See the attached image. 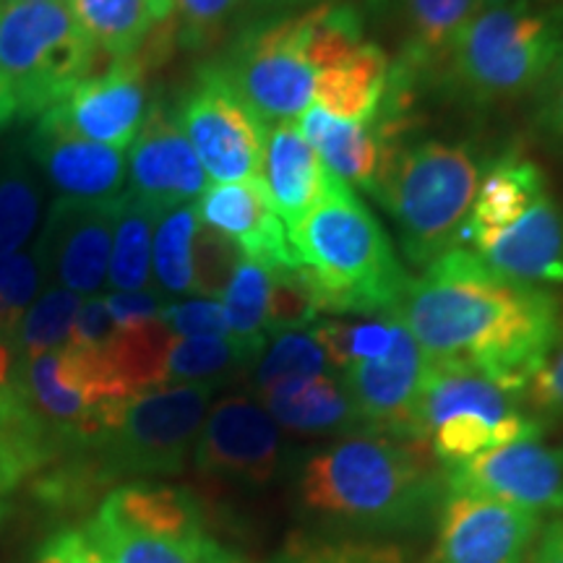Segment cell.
Returning a JSON list of instances; mask_svg holds the SVG:
<instances>
[{
  "instance_id": "obj_1",
  "label": "cell",
  "mask_w": 563,
  "mask_h": 563,
  "mask_svg": "<svg viewBox=\"0 0 563 563\" xmlns=\"http://www.w3.org/2000/svg\"><path fill=\"white\" fill-rule=\"evenodd\" d=\"M428 361L475 368L525 394L561 334V300L493 274L473 251L454 249L410 279L394 313Z\"/></svg>"
},
{
  "instance_id": "obj_2",
  "label": "cell",
  "mask_w": 563,
  "mask_h": 563,
  "mask_svg": "<svg viewBox=\"0 0 563 563\" xmlns=\"http://www.w3.org/2000/svg\"><path fill=\"white\" fill-rule=\"evenodd\" d=\"M426 443L357 433L321 449L300 470V498L319 517L368 530L420 525L443 496V473Z\"/></svg>"
},
{
  "instance_id": "obj_3",
  "label": "cell",
  "mask_w": 563,
  "mask_h": 563,
  "mask_svg": "<svg viewBox=\"0 0 563 563\" xmlns=\"http://www.w3.org/2000/svg\"><path fill=\"white\" fill-rule=\"evenodd\" d=\"M287 238L321 316H389L412 279L382 222L344 180Z\"/></svg>"
},
{
  "instance_id": "obj_4",
  "label": "cell",
  "mask_w": 563,
  "mask_h": 563,
  "mask_svg": "<svg viewBox=\"0 0 563 563\" xmlns=\"http://www.w3.org/2000/svg\"><path fill=\"white\" fill-rule=\"evenodd\" d=\"M483 165L488 159L470 141L422 139L394 154L376 201L397 222L407 262L426 269L460 249Z\"/></svg>"
},
{
  "instance_id": "obj_5",
  "label": "cell",
  "mask_w": 563,
  "mask_h": 563,
  "mask_svg": "<svg viewBox=\"0 0 563 563\" xmlns=\"http://www.w3.org/2000/svg\"><path fill=\"white\" fill-rule=\"evenodd\" d=\"M563 55V0H504L485 5L446 63L462 100L504 104L538 91Z\"/></svg>"
},
{
  "instance_id": "obj_6",
  "label": "cell",
  "mask_w": 563,
  "mask_h": 563,
  "mask_svg": "<svg viewBox=\"0 0 563 563\" xmlns=\"http://www.w3.org/2000/svg\"><path fill=\"white\" fill-rule=\"evenodd\" d=\"M100 55L66 0L0 9V76L16 100L19 121H37L100 74Z\"/></svg>"
},
{
  "instance_id": "obj_7",
  "label": "cell",
  "mask_w": 563,
  "mask_h": 563,
  "mask_svg": "<svg viewBox=\"0 0 563 563\" xmlns=\"http://www.w3.org/2000/svg\"><path fill=\"white\" fill-rule=\"evenodd\" d=\"M266 125L295 123L313 104V5L253 21L217 60Z\"/></svg>"
},
{
  "instance_id": "obj_8",
  "label": "cell",
  "mask_w": 563,
  "mask_h": 563,
  "mask_svg": "<svg viewBox=\"0 0 563 563\" xmlns=\"http://www.w3.org/2000/svg\"><path fill=\"white\" fill-rule=\"evenodd\" d=\"M173 115L207 178L214 183L262 178L269 125L243 102L220 63H203L196 70Z\"/></svg>"
},
{
  "instance_id": "obj_9",
  "label": "cell",
  "mask_w": 563,
  "mask_h": 563,
  "mask_svg": "<svg viewBox=\"0 0 563 563\" xmlns=\"http://www.w3.org/2000/svg\"><path fill=\"white\" fill-rule=\"evenodd\" d=\"M316 95L321 110L342 121H373L384 108L391 60L365 37L363 13L350 3L313 5Z\"/></svg>"
},
{
  "instance_id": "obj_10",
  "label": "cell",
  "mask_w": 563,
  "mask_h": 563,
  "mask_svg": "<svg viewBox=\"0 0 563 563\" xmlns=\"http://www.w3.org/2000/svg\"><path fill=\"white\" fill-rule=\"evenodd\" d=\"M443 485L449 493L496 498L538 517L563 511V446L545 443L543 435L504 443L446 467Z\"/></svg>"
},
{
  "instance_id": "obj_11",
  "label": "cell",
  "mask_w": 563,
  "mask_h": 563,
  "mask_svg": "<svg viewBox=\"0 0 563 563\" xmlns=\"http://www.w3.org/2000/svg\"><path fill=\"white\" fill-rule=\"evenodd\" d=\"M282 462V428L258 399L230 394L211 407L194 449L201 475L266 485Z\"/></svg>"
},
{
  "instance_id": "obj_12",
  "label": "cell",
  "mask_w": 563,
  "mask_h": 563,
  "mask_svg": "<svg viewBox=\"0 0 563 563\" xmlns=\"http://www.w3.org/2000/svg\"><path fill=\"white\" fill-rule=\"evenodd\" d=\"M295 125L329 173L376 199L394 154L402 150L410 110L382 108L373 121H342L311 104Z\"/></svg>"
},
{
  "instance_id": "obj_13",
  "label": "cell",
  "mask_w": 563,
  "mask_h": 563,
  "mask_svg": "<svg viewBox=\"0 0 563 563\" xmlns=\"http://www.w3.org/2000/svg\"><path fill=\"white\" fill-rule=\"evenodd\" d=\"M118 201L55 199L42 224L37 249L40 272L76 295H91L108 277Z\"/></svg>"
},
{
  "instance_id": "obj_14",
  "label": "cell",
  "mask_w": 563,
  "mask_h": 563,
  "mask_svg": "<svg viewBox=\"0 0 563 563\" xmlns=\"http://www.w3.org/2000/svg\"><path fill=\"white\" fill-rule=\"evenodd\" d=\"M538 532V514L496 498L449 493L433 563H525Z\"/></svg>"
},
{
  "instance_id": "obj_15",
  "label": "cell",
  "mask_w": 563,
  "mask_h": 563,
  "mask_svg": "<svg viewBox=\"0 0 563 563\" xmlns=\"http://www.w3.org/2000/svg\"><path fill=\"white\" fill-rule=\"evenodd\" d=\"M426 371L428 355L399 321L389 352L376 361L357 363L342 371V386L368 431L418 441L415 439V410H418Z\"/></svg>"
},
{
  "instance_id": "obj_16",
  "label": "cell",
  "mask_w": 563,
  "mask_h": 563,
  "mask_svg": "<svg viewBox=\"0 0 563 563\" xmlns=\"http://www.w3.org/2000/svg\"><path fill=\"white\" fill-rule=\"evenodd\" d=\"M150 63L139 53L108 60L100 74L84 79L66 100L51 108L70 131L95 144L129 150L146 118Z\"/></svg>"
},
{
  "instance_id": "obj_17",
  "label": "cell",
  "mask_w": 563,
  "mask_h": 563,
  "mask_svg": "<svg viewBox=\"0 0 563 563\" xmlns=\"http://www.w3.org/2000/svg\"><path fill=\"white\" fill-rule=\"evenodd\" d=\"M26 150L55 199L112 201L125 194L123 152L81 139L53 110L37 118Z\"/></svg>"
},
{
  "instance_id": "obj_18",
  "label": "cell",
  "mask_w": 563,
  "mask_h": 563,
  "mask_svg": "<svg viewBox=\"0 0 563 563\" xmlns=\"http://www.w3.org/2000/svg\"><path fill=\"white\" fill-rule=\"evenodd\" d=\"M194 209L201 224L222 232L241 249L245 262L258 264L269 274L298 269L287 228L262 178L211 183L196 199Z\"/></svg>"
},
{
  "instance_id": "obj_19",
  "label": "cell",
  "mask_w": 563,
  "mask_h": 563,
  "mask_svg": "<svg viewBox=\"0 0 563 563\" xmlns=\"http://www.w3.org/2000/svg\"><path fill=\"white\" fill-rule=\"evenodd\" d=\"M207 186V173L175 115L162 102H154L131 144L125 191L165 214L194 203Z\"/></svg>"
},
{
  "instance_id": "obj_20",
  "label": "cell",
  "mask_w": 563,
  "mask_h": 563,
  "mask_svg": "<svg viewBox=\"0 0 563 563\" xmlns=\"http://www.w3.org/2000/svg\"><path fill=\"white\" fill-rule=\"evenodd\" d=\"M464 243L493 274L517 285L548 290L563 282V209L551 194L540 196L517 222L475 232Z\"/></svg>"
},
{
  "instance_id": "obj_21",
  "label": "cell",
  "mask_w": 563,
  "mask_h": 563,
  "mask_svg": "<svg viewBox=\"0 0 563 563\" xmlns=\"http://www.w3.org/2000/svg\"><path fill=\"white\" fill-rule=\"evenodd\" d=\"M481 9L483 0H386L382 16L394 13L399 32L394 66L407 70L415 81L439 74Z\"/></svg>"
},
{
  "instance_id": "obj_22",
  "label": "cell",
  "mask_w": 563,
  "mask_h": 563,
  "mask_svg": "<svg viewBox=\"0 0 563 563\" xmlns=\"http://www.w3.org/2000/svg\"><path fill=\"white\" fill-rule=\"evenodd\" d=\"M262 180L269 191L285 228L313 209L340 180L311 150L295 123H279L266 129Z\"/></svg>"
},
{
  "instance_id": "obj_23",
  "label": "cell",
  "mask_w": 563,
  "mask_h": 563,
  "mask_svg": "<svg viewBox=\"0 0 563 563\" xmlns=\"http://www.w3.org/2000/svg\"><path fill=\"white\" fill-rule=\"evenodd\" d=\"M548 194V178L538 162L522 152H506L485 167L475 203L460 235V249L475 232L501 230L517 222L540 196Z\"/></svg>"
},
{
  "instance_id": "obj_24",
  "label": "cell",
  "mask_w": 563,
  "mask_h": 563,
  "mask_svg": "<svg viewBox=\"0 0 563 563\" xmlns=\"http://www.w3.org/2000/svg\"><path fill=\"white\" fill-rule=\"evenodd\" d=\"M279 428L295 433H334L361 422L342 382L332 373L295 378L258 394Z\"/></svg>"
},
{
  "instance_id": "obj_25",
  "label": "cell",
  "mask_w": 563,
  "mask_h": 563,
  "mask_svg": "<svg viewBox=\"0 0 563 563\" xmlns=\"http://www.w3.org/2000/svg\"><path fill=\"white\" fill-rule=\"evenodd\" d=\"M45 191L26 141L0 144V256L21 251L32 241L42 220Z\"/></svg>"
},
{
  "instance_id": "obj_26",
  "label": "cell",
  "mask_w": 563,
  "mask_h": 563,
  "mask_svg": "<svg viewBox=\"0 0 563 563\" xmlns=\"http://www.w3.org/2000/svg\"><path fill=\"white\" fill-rule=\"evenodd\" d=\"M81 530L108 563H203V553L211 543V538L196 545L170 534L139 530L112 517L102 506H97L95 517Z\"/></svg>"
},
{
  "instance_id": "obj_27",
  "label": "cell",
  "mask_w": 563,
  "mask_h": 563,
  "mask_svg": "<svg viewBox=\"0 0 563 563\" xmlns=\"http://www.w3.org/2000/svg\"><path fill=\"white\" fill-rule=\"evenodd\" d=\"M162 211L125 191L118 201L108 279L118 292H139L150 282L152 243Z\"/></svg>"
},
{
  "instance_id": "obj_28",
  "label": "cell",
  "mask_w": 563,
  "mask_h": 563,
  "mask_svg": "<svg viewBox=\"0 0 563 563\" xmlns=\"http://www.w3.org/2000/svg\"><path fill=\"white\" fill-rule=\"evenodd\" d=\"M66 3L91 45L108 58L139 53L157 26L146 0H66Z\"/></svg>"
},
{
  "instance_id": "obj_29",
  "label": "cell",
  "mask_w": 563,
  "mask_h": 563,
  "mask_svg": "<svg viewBox=\"0 0 563 563\" xmlns=\"http://www.w3.org/2000/svg\"><path fill=\"white\" fill-rule=\"evenodd\" d=\"M262 352L245 347L230 336H175L165 361L162 386L178 384H214L235 376L258 361Z\"/></svg>"
},
{
  "instance_id": "obj_30",
  "label": "cell",
  "mask_w": 563,
  "mask_h": 563,
  "mask_svg": "<svg viewBox=\"0 0 563 563\" xmlns=\"http://www.w3.org/2000/svg\"><path fill=\"white\" fill-rule=\"evenodd\" d=\"M399 321L394 316H355V319H319L308 332L321 344L323 355L334 371L376 361L389 352Z\"/></svg>"
},
{
  "instance_id": "obj_31",
  "label": "cell",
  "mask_w": 563,
  "mask_h": 563,
  "mask_svg": "<svg viewBox=\"0 0 563 563\" xmlns=\"http://www.w3.org/2000/svg\"><path fill=\"white\" fill-rule=\"evenodd\" d=\"M269 295L272 274L243 258L220 298L230 340L241 342L256 352H264L266 340H269V332H266Z\"/></svg>"
},
{
  "instance_id": "obj_32",
  "label": "cell",
  "mask_w": 563,
  "mask_h": 563,
  "mask_svg": "<svg viewBox=\"0 0 563 563\" xmlns=\"http://www.w3.org/2000/svg\"><path fill=\"white\" fill-rule=\"evenodd\" d=\"M199 228L194 203H183L159 217L152 243V266L159 295L194 292V238Z\"/></svg>"
},
{
  "instance_id": "obj_33",
  "label": "cell",
  "mask_w": 563,
  "mask_h": 563,
  "mask_svg": "<svg viewBox=\"0 0 563 563\" xmlns=\"http://www.w3.org/2000/svg\"><path fill=\"white\" fill-rule=\"evenodd\" d=\"M79 306V295L66 290V287H51L47 292H42L21 316L16 340H13L19 350V361L66 347Z\"/></svg>"
},
{
  "instance_id": "obj_34",
  "label": "cell",
  "mask_w": 563,
  "mask_h": 563,
  "mask_svg": "<svg viewBox=\"0 0 563 563\" xmlns=\"http://www.w3.org/2000/svg\"><path fill=\"white\" fill-rule=\"evenodd\" d=\"M329 361L321 344L313 340L308 329L274 334L269 347H264L258 361L253 363V386L256 394H264L274 386L295 382V378H311L319 373H329Z\"/></svg>"
},
{
  "instance_id": "obj_35",
  "label": "cell",
  "mask_w": 563,
  "mask_h": 563,
  "mask_svg": "<svg viewBox=\"0 0 563 563\" xmlns=\"http://www.w3.org/2000/svg\"><path fill=\"white\" fill-rule=\"evenodd\" d=\"M245 0H175V37L188 53H207L228 37Z\"/></svg>"
},
{
  "instance_id": "obj_36",
  "label": "cell",
  "mask_w": 563,
  "mask_h": 563,
  "mask_svg": "<svg viewBox=\"0 0 563 563\" xmlns=\"http://www.w3.org/2000/svg\"><path fill=\"white\" fill-rule=\"evenodd\" d=\"M243 253L222 232L199 222L194 238V292L201 298H222L224 287L235 274Z\"/></svg>"
},
{
  "instance_id": "obj_37",
  "label": "cell",
  "mask_w": 563,
  "mask_h": 563,
  "mask_svg": "<svg viewBox=\"0 0 563 563\" xmlns=\"http://www.w3.org/2000/svg\"><path fill=\"white\" fill-rule=\"evenodd\" d=\"M40 287V264L34 253L13 251L0 256V308H3L5 342L13 344L21 316L32 306Z\"/></svg>"
},
{
  "instance_id": "obj_38",
  "label": "cell",
  "mask_w": 563,
  "mask_h": 563,
  "mask_svg": "<svg viewBox=\"0 0 563 563\" xmlns=\"http://www.w3.org/2000/svg\"><path fill=\"white\" fill-rule=\"evenodd\" d=\"M159 321L175 336H186V340H191V336H230L222 302L211 298L165 302L159 311Z\"/></svg>"
},
{
  "instance_id": "obj_39",
  "label": "cell",
  "mask_w": 563,
  "mask_h": 563,
  "mask_svg": "<svg viewBox=\"0 0 563 563\" xmlns=\"http://www.w3.org/2000/svg\"><path fill=\"white\" fill-rule=\"evenodd\" d=\"M527 402L545 418L563 420V329L527 384Z\"/></svg>"
},
{
  "instance_id": "obj_40",
  "label": "cell",
  "mask_w": 563,
  "mask_h": 563,
  "mask_svg": "<svg viewBox=\"0 0 563 563\" xmlns=\"http://www.w3.org/2000/svg\"><path fill=\"white\" fill-rule=\"evenodd\" d=\"M112 332H115V323H112L108 302H104V298H89V300H81L74 329H70L68 344L102 350L104 344L110 342Z\"/></svg>"
},
{
  "instance_id": "obj_41",
  "label": "cell",
  "mask_w": 563,
  "mask_h": 563,
  "mask_svg": "<svg viewBox=\"0 0 563 563\" xmlns=\"http://www.w3.org/2000/svg\"><path fill=\"white\" fill-rule=\"evenodd\" d=\"M538 123L563 146V55L538 89Z\"/></svg>"
},
{
  "instance_id": "obj_42",
  "label": "cell",
  "mask_w": 563,
  "mask_h": 563,
  "mask_svg": "<svg viewBox=\"0 0 563 563\" xmlns=\"http://www.w3.org/2000/svg\"><path fill=\"white\" fill-rule=\"evenodd\" d=\"M37 563H108L104 555L91 545L84 530H63L53 534L37 555Z\"/></svg>"
},
{
  "instance_id": "obj_43",
  "label": "cell",
  "mask_w": 563,
  "mask_h": 563,
  "mask_svg": "<svg viewBox=\"0 0 563 563\" xmlns=\"http://www.w3.org/2000/svg\"><path fill=\"white\" fill-rule=\"evenodd\" d=\"M104 302H108V311L115 327H133V323L159 319L162 306H165L162 295L152 290L112 292L104 298Z\"/></svg>"
},
{
  "instance_id": "obj_44",
  "label": "cell",
  "mask_w": 563,
  "mask_h": 563,
  "mask_svg": "<svg viewBox=\"0 0 563 563\" xmlns=\"http://www.w3.org/2000/svg\"><path fill=\"white\" fill-rule=\"evenodd\" d=\"M530 563H563V519H553L545 527Z\"/></svg>"
},
{
  "instance_id": "obj_45",
  "label": "cell",
  "mask_w": 563,
  "mask_h": 563,
  "mask_svg": "<svg viewBox=\"0 0 563 563\" xmlns=\"http://www.w3.org/2000/svg\"><path fill=\"white\" fill-rule=\"evenodd\" d=\"M251 9L264 11L266 16H274V13H292V11H302L311 9V5L319 3H332V0H245Z\"/></svg>"
},
{
  "instance_id": "obj_46",
  "label": "cell",
  "mask_w": 563,
  "mask_h": 563,
  "mask_svg": "<svg viewBox=\"0 0 563 563\" xmlns=\"http://www.w3.org/2000/svg\"><path fill=\"white\" fill-rule=\"evenodd\" d=\"M203 563H258V561H249L243 559V555H235L228 548H222L217 540H211L207 545V553H203ZM269 563H295L292 559H287V555H279V559H274Z\"/></svg>"
},
{
  "instance_id": "obj_47",
  "label": "cell",
  "mask_w": 563,
  "mask_h": 563,
  "mask_svg": "<svg viewBox=\"0 0 563 563\" xmlns=\"http://www.w3.org/2000/svg\"><path fill=\"white\" fill-rule=\"evenodd\" d=\"M16 118V100H13L11 87L0 76V131H5Z\"/></svg>"
},
{
  "instance_id": "obj_48",
  "label": "cell",
  "mask_w": 563,
  "mask_h": 563,
  "mask_svg": "<svg viewBox=\"0 0 563 563\" xmlns=\"http://www.w3.org/2000/svg\"><path fill=\"white\" fill-rule=\"evenodd\" d=\"M146 5H150L152 19L157 21V24H165L167 19H173L175 0H146Z\"/></svg>"
},
{
  "instance_id": "obj_49",
  "label": "cell",
  "mask_w": 563,
  "mask_h": 563,
  "mask_svg": "<svg viewBox=\"0 0 563 563\" xmlns=\"http://www.w3.org/2000/svg\"><path fill=\"white\" fill-rule=\"evenodd\" d=\"M11 382V344L0 340V389Z\"/></svg>"
},
{
  "instance_id": "obj_50",
  "label": "cell",
  "mask_w": 563,
  "mask_h": 563,
  "mask_svg": "<svg viewBox=\"0 0 563 563\" xmlns=\"http://www.w3.org/2000/svg\"><path fill=\"white\" fill-rule=\"evenodd\" d=\"M368 9L382 16V11L386 9V0H368Z\"/></svg>"
},
{
  "instance_id": "obj_51",
  "label": "cell",
  "mask_w": 563,
  "mask_h": 563,
  "mask_svg": "<svg viewBox=\"0 0 563 563\" xmlns=\"http://www.w3.org/2000/svg\"><path fill=\"white\" fill-rule=\"evenodd\" d=\"M3 3H55V0H3Z\"/></svg>"
},
{
  "instance_id": "obj_52",
  "label": "cell",
  "mask_w": 563,
  "mask_h": 563,
  "mask_svg": "<svg viewBox=\"0 0 563 563\" xmlns=\"http://www.w3.org/2000/svg\"><path fill=\"white\" fill-rule=\"evenodd\" d=\"M498 3H504V0H483V9L485 5H498Z\"/></svg>"
},
{
  "instance_id": "obj_53",
  "label": "cell",
  "mask_w": 563,
  "mask_h": 563,
  "mask_svg": "<svg viewBox=\"0 0 563 563\" xmlns=\"http://www.w3.org/2000/svg\"><path fill=\"white\" fill-rule=\"evenodd\" d=\"M0 9H3V0H0Z\"/></svg>"
}]
</instances>
